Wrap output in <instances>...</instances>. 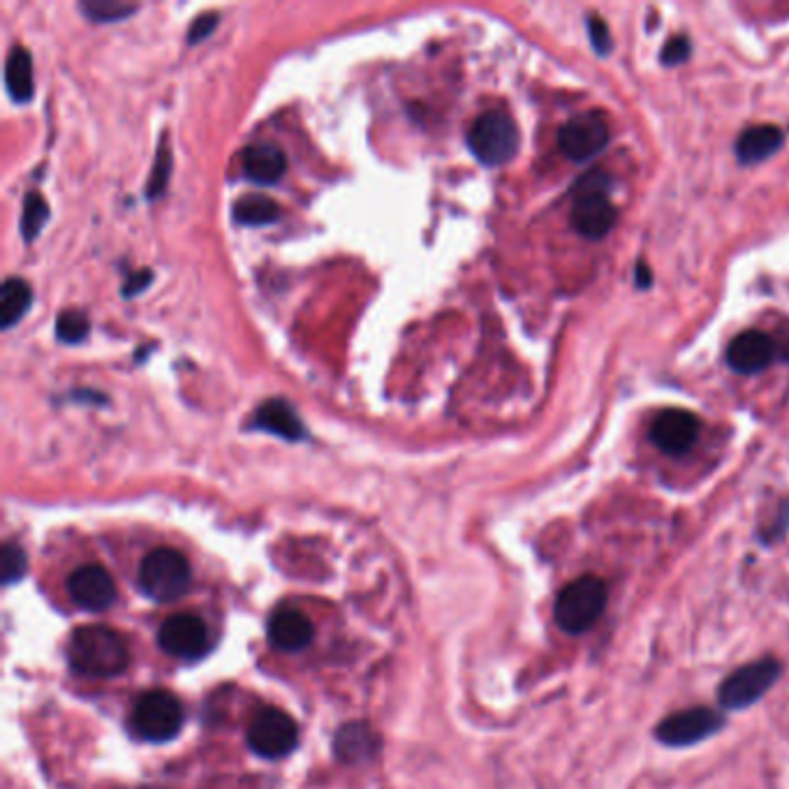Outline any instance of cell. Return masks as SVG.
<instances>
[{"label": "cell", "instance_id": "obj_3", "mask_svg": "<svg viewBox=\"0 0 789 789\" xmlns=\"http://www.w3.org/2000/svg\"><path fill=\"white\" fill-rule=\"evenodd\" d=\"M572 225L586 239H604L616 225V207L609 200V179L600 169L584 174L575 184Z\"/></svg>", "mask_w": 789, "mask_h": 789}, {"label": "cell", "instance_id": "obj_25", "mask_svg": "<svg viewBox=\"0 0 789 789\" xmlns=\"http://www.w3.org/2000/svg\"><path fill=\"white\" fill-rule=\"evenodd\" d=\"M91 322L84 313H63L61 318L56 320V337L63 343H79L89 337Z\"/></svg>", "mask_w": 789, "mask_h": 789}, {"label": "cell", "instance_id": "obj_6", "mask_svg": "<svg viewBox=\"0 0 789 789\" xmlns=\"http://www.w3.org/2000/svg\"><path fill=\"white\" fill-rule=\"evenodd\" d=\"M782 664L776 658H762L757 662L743 664L720 683L718 702L725 711H743L757 704L768 690L780 679Z\"/></svg>", "mask_w": 789, "mask_h": 789}, {"label": "cell", "instance_id": "obj_23", "mask_svg": "<svg viewBox=\"0 0 789 789\" xmlns=\"http://www.w3.org/2000/svg\"><path fill=\"white\" fill-rule=\"evenodd\" d=\"M49 219V204L39 192H28L24 197L22 207V234L26 242H33L35 236L43 232L45 223Z\"/></svg>", "mask_w": 789, "mask_h": 789}, {"label": "cell", "instance_id": "obj_27", "mask_svg": "<svg viewBox=\"0 0 789 789\" xmlns=\"http://www.w3.org/2000/svg\"><path fill=\"white\" fill-rule=\"evenodd\" d=\"M169 174H172V151H169V146L163 144L161 151H157V155H155V165L151 172V179L146 184V195L151 197V200H155V197H161L165 192Z\"/></svg>", "mask_w": 789, "mask_h": 789}, {"label": "cell", "instance_id": "obj_22", "mask_svg": "<svg viewBox=\"0 0 789 789\" xmlns=\"http://www.w3.org/2000/svg\"><path fill=\"white\" fill-rule=\"evenodd\" d=\"M279 204H275L271 197H264V195H244L242 200L234 202V209H232V219L239 223V225H250V227H258V225H269L273 223L275 219H279Z\"/></svg>", "mask_w": 789, "mask_h": 789}, {"label": "cell", "instance_id": "obj_20", "mask_svg": "<svg viewBox=\"0 0 789 789\" xmlns=\"http://www.w3.org/2000/svg\"><path fill=\"white\" fill-rule=\"evenodd\" d=\"M5 89L16 103H28L35 93L33 58L26 47H12L5 61Z\"/></svg>", "mask_w": 789, "mask_h": 789}, {"label": "cell", "instance_id": "obj_12", "mask_svg": "<svg viewBox=\"0 0 789 789\" xmlns=\"http://www.w3.org/2000/svg\"><path fill=\"white\" fill-rule=\"evenodd\" d=\"M70 600L91 614H101L116 602V584L103 565H82L68 577Z\"/></svg>", "mask_w": 789, "mask_h": 789}, {"label": "cell", "instance_id": "obj_30", "mask_svg": "<svg viewBox=\"0 0 789 789\" xmlns=\"http://www.w3.org/2000/svg\"><path fill=\"white\" fill-rule=\"evenodd\" d=\"M588 33H590V39H593L596 51L607 56L611 51V33H609V26H607L604 19L590 16L588 19Z\"/></svg>", "mask_w": 789, "mask_h": 789}, {"label": "cell", "instance_id": "obj_10", "mask_svg": "<svg viewBox=\"0 0 789 789\" xmlns=\"http://www.w3.org/2000/svg\"><path fill=\"white\" fill-rule=\"evenodd\" d=\"M157 644L174 658L197 660L209 653L211 633L200 616L174 614L157 629Z\"/></svg>", "mask_w": 789, "mask_h": 789}, {"label": "cell", "instance_id": "obj_28", "mask_svg": "<svg viewBox=\"0 0 789 789\" xmlns=\"http://www.w3.org/2000/svg\"><path fill=\"white\" fill-rule=\"evenodd\" d=\"M690 49H693V47H690V43H687V39L685 37H672V39H669V43L664 45V49H662V63L664 66H681V63H685L687 61V58H690Z\"/></svg>", "mask_w": 789, "mask_h": 789}, {"label": "cell", "instance_id": "obj_7", "mask_svg": "<svg viewBox=\"0 0 789 789\" xmlns=\"http://www.w3.org/2000/svg\"><path fill=\"white\" fill-rule=\"evenodd\" d=\"M184 706L172 693L153 690L140 697L132 711V729L144 741L165 743L181 732Z\"/></svg>", "mask_w": 789, "mask_h": 789}, {"label": "cell", "instance_id": "obj_11", "mask_svg": "<svg viewBox=\"0 0 789 789\" xmlns=\"http://www.w3.org/2000/svg\"><path fill=\"white\" fill-rule=\"evenodd\" d=\"M609 144V126L600 111H586L561 128L558 146L575 163H586Z\"/></svg>", "mask_w": 789, "mask_h": 789}, {"label": "cell", "instance_id": "obj_14", "mask_svg": "<svg viewBox=\"0 0 789 789\" xmlns=\"http://www.w3.org/2000/svg\"><path fill=\"white\" fill-rule=\"evenodd\" d=\"M776 357H778L776 341L762 331H743L727 348L729 366H732L737 373H743V376L764 370L766 366L774 364Z\"/></svg>", "mask_w": 789, "mask_h": 789}, {"label": "cell", "instance_id": "obj_13", "mask_svg": "<svg viewBox=\"0 0 789 789\" xmlns=\"http://www.w3.org/2000/svg\"><path fill=\"white\" fill-rule=\"evenodd\" d=\"M699 436V420L693 412L669 408L662 410L653 426H650V440L653 445L669 454V457H681V454L693 449Z\"/></svg>", "mask_w": 789, "mask_h": 789}, {"label": "cell", "instance_id": "obj_29", "mask_svg": "<svg viewBox=\"0 0 789 789\" xmlns=\"http://www.w3.org/2000/svg\"><path fill=\"white\" fill-rule=\"evenodd\" d=\"M215 26H219V14L215 12H207V14H200L195 19V22L190 24V31H188V43L190 45H197L202 43V39H207Z\"/></svg>", "mask_w": 789, "mask_h": 789}, {"label": "cell", "instance_id": "obj_18", "mask_svg": "<svg viewBox=\"0 0 789 789\" xmlns=\"http://www.w3.org/2000/svg\"><path fill=\"white\" fill-rule=\"evenodd\" d=\"M252 426L269 431V433H273V436H281V438H285L290 443L302 440L306 436L304 422L299 420V414L294 412L292 405L287 401H283V399L264 401L258 408V412H255Z\"/></svg>", "mask_w": 789, "mask_h": 789}, {"label": "cell", "instance_id": "obj_31", "mask_svg": "<svg viewBox=\"0 0 789 789\" xmlns=\"http://www.w3.org/2000/svg\"><path fill=\"white\" fill-rule=\"evenodd\" d=\"M151 279H153V273L149 269L130 273L126 285H123V294H126V297H134V294H140L144 287H149Z\"/></svg>", "mask_w": 789, "mask_h": 789}, {"label": "cell", "instance_id": "obj_8", "mask_svg": "<svg viewBox=\"0 0 789 789\" xmlns=\"http://www.w3.org/2000/svg\"><path fill=\"white\" fill-rule=\"evenodd\" d=\"M299 741V727L285 711L273 706L260 708L248 725V745L264 759L290 755Z\"/></svg>", "mask_w": 789, "mask_h": 789}, {"label": "cell", "instance_id": "obj_2", "mask_svg": "<svg viewBox=\"0 0 789 789\" xmlns=\"http://www.w3.org/2000/svg\"><path fill=\"white\" fill-rule=\"evenodd\" d=\"M609 600L607 584L596 575H584L567 584L556 600L554 616L563 633L577 637L596 627Z\"/></svg>", "mask_w": 789, "mask_h": 789}, {"label": "cell", "instance_id": "obj_5", "mask_svg": "<svg viewBox=\"0 0 789 789\" xmlns=\"http://www.w3.org/2000/svg\"><path fill=\"white\" fill-rule=\"evenodd\" d=\"M472 155L486 167L509 163L519 151V128L515 118L505 111H484L475 118L468 132Z\"/></svg>", "mask_w": 789, "mask_h": 789}, {"label": "cell", "instance_id": "obj_19", "mask_svg": "<svg viewBox=\"0 0 789 789\" xmlns=\"http://www.w3.org/2000/svg\"><path fill=\"white\" fill-rule=\"evenodd\" d=\"M785 134L776 126H755L741 132L737 142V155L743 165H755L780 151Z\"/></svg>", "mask_w": 789, "mask_h": 789}, {"label": "cell", "instance_id": "obj_4", "mask_svg": "<svg viewBox=\"0 0 789 789\" xmlns=\"http://www.w3.org/2000/svg\"><path fill=\"white\" fill-rule=\"evenodd\" d=\"M190 581L192 572L181 551L161 546L153 549L142 561L140 588L149 600L157 604L181 600L190 590Z\"/></svg>", "mask_w": 789, "mask_h": 789}, {"label": "cell", "instance_id": "obj_32", "mask_svg": "<svg viewBox=\"0 0 789 789\" xmlns=\"http://www.w3.org/2000/svg\"><path fill=\"white\" fill-rule=\"evenodd\" d=\"M637 285H639V287H648V285H650V269H648L646 264H641V262H639V267H637Z\"/></svg>", "mask_w": 789, "mask_h": 789}, {"label": "cell", "instance_id": "obj_26", "mask_svg": "<svg viewBox=\"0 0 789 789\" xmlns=\"http://www.w3.org/2000/svg\"><path fill=\"white\" fill-rule=\"evenodd\" d=\"M0 563H3V584L12 586L19 579H24L26 569H28V561L22 546H16L14 542H8L3 546V554H0Z\"/></svg>", "mask_w": 789, "mask_h": 789}, {"label": "cell", "instance_id": "obj_1", "mask_svg": "<svg viewBox=\"0 0 789 789\" xmlns=\"http://www.w3.org/2000/svg\"><path fill=\"white\" fill-rule=\"evenodd\" d=\"M68 662L74 674L84 679H114L130 662L123 637L103 625H86L72 633L68 641Z\"/></svg>", "mask_w": 789, "mask_h": 789}, {"label": "cell", "instance_id": "obj_24", "mask_svg": "<svg viewBox=\"0 0 789 789\" xmlns=\"http://www.w3.org/2000/svg\"><path fill=\"white\" fill-rule=\"evenodd\" d=\"M79 10H82L91 22L109 24L121 22V19L134 14L137 5L123 3V0H84V3H79Z\"/></svg>", "mask_w": 789, "mask_h": 789}, {"label": "cell", "instance_id": "obj_9", "mask_svg": "<svg viewBox=\"0 0 789 789\" xmlns=\"http://www.w3.org/2000/svg\"><path fill=\"white\" fill-rule=\"evenodd\" d=\"M725 725L722 714L708 706L685 708V711L667 716L656 727V739L669 747H687L718 734Z\"/></svg>", "mask_w": 789, "mask_h": 789}, {"label": "cell", "instance_id": "obj_17", "mask_svg": "<svg viewBox=\"0 0 789 789\" xmlns=\"http://www.w3.org/2000/svg\"><path fill=\"white\" fill-rule=\"evenodd\" d=\"M378 734L366 722H348L339 729L333 753L343 764H364L378 753Z\"/></svg>", "mask_w": 789, "mask_h": 789}, {"label": "cell", "instance_id": "obj_21", "mask_svg": "<svg viewBox=\"0 0 789 789\" xmlns=\"http://www.w3.org/2000/svg\"><path fill=\"white\" fill-rule=\"evenodd\" d=\"M33 306V290L24 279L10 275L0 287V329H12Z\"/></svg>", "mask_w": 789, "mask_h": 789}, {"label": "cell", "instance_id": "obj_15", "mask_svg": "<svg viewBox=\"0 0 789 789\" xmlns=\"http://www.w3.org/2000/svg\"><path fill=\"white\" fill-rule=\"evenodd\" d=\"M269 641L281 653H302L313 641V623L299 609H279L269 621Z\"/></svg>", "mask_w": 789, "mask_h": 789}, {"label": "cell", "instance_id": "obj_16", "mask_svg": "<svg viewBox=\"0 0 789 789\" xmlns=\"http://www.w3.org/2000/svg\"><path fill=\"white\" fill-rule=\"evenodd\" d=\"M242 165L246 179L258 186L279 184L287 169V155L281 146L262 142L250 144L242 153Z\"/></svg>", "mask_w": 789, "mask_h": 789}]
</instances>
